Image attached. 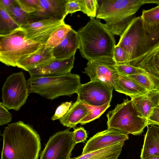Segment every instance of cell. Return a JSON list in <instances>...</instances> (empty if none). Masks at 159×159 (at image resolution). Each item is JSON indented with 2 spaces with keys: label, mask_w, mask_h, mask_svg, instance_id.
Segmentation results:
<instances>
[{
  "label": "cell",
  "mask_w": 159,
  "mask_h": 159,
  "mask_svg": "<svg viewBox=\"0 0 159 159\" xmlns=\"http://www.w3.org/2000/svg\"><path fill=\"white\" fill-rule=\"evenodd\" d=\"M1 159H38L41 140L37 132L21 121L11 123L2 134Z\"/></svg>",
  "instance_id": "obj_1"
},
{
  "label": "cell",
  "mask_w": 159,
  "mask_h": 159,
  "mask_svg": "<svg viewBox=\"0 0 159 159\" xmlns=\"http://www.w3.org/2000/svg\"><path fill=\"white\" fill-rule=\"evenodd\" d=\"M82 57L88 61L113 60L116 45L114 35L100 19L90 17L77 31Z\"/></svg>",
  "instance_id": "obj_2"
},
{
  "label": "cell",
  "mask_w": 159,
  "mask_h": 159,
  "mask_svg": "<svg viewBox=\"0 0 159 159\" xmlns=\"http://www.w3.org/2000/svg\"><path fill=\"white\" fill-rule=\"evenodd\" d=\"M116 45L127 52L129 62L159 45V24L150 25L140 16L135 17L120 36Z\"/></svg>",
  "instance_id": "obj_3"
},
{
  "label": "cell",
  "mask_w": 159,
  "mask_h": 159,
  "mask_svg": "<svg viewBox=\"0 0 159 159\" xmlns=\"http://www.w3.org/2000/svg\"><path fill=\"white\" fill-rule=\"evenodd\" d=\"M96 18L104 20L114 35L120 36L135 17L134 15L142 5L156 4L159 0H98Z\"/></svg>",
  "instance_id": "obj_4"
},
{
  "label": "cell",
  "mask_w": 159,
  "mask_h": 159,
  "mask_svg": "<svg viewBox=\"0 0 159 159\" xmlns=\"http://www.w3.org/2000/svg\"><path fill=\"white\" fill-rule=\"evenodd\" d=\"M45 45L27 39L25 31L20 27L0 35V61L7 66L17 67L20 61Z\"/></svg>",
  "instance_id": "obj_5"
},
{
  "label": "cell",
  "mask_w": 159,
  "mask_h": 159,
  "mask_svg": "<svg viewBox=\"0 0 159 159\" xmlns=\"http://www.w3.org/2000/svg\"><path fill=\"white\" fill-rule=\"evenodd\" d=\"M29 93H35L51 100L77 93L81 84L79 75L71 72L55 77L33 78L27 80Z\"/></svg>",
  "instance_id": "obj_6"
},
{
  "label": "cell",
  "mask_w": 159,
  "mask_h": 159,
  "mask_svg": "<svg viewBox=\"0 0 159 159\" xmlns=\"http://www.w3.org/2000/svg\"><path fill=\"white\" fill-rule=\"evenodd\" d=\"M107 128L118 130L128 134L139 135L147 126V120L139 111L132 101L124 99L106 115Z\"/></svg>",
  "instance_id": "obj_7"
},
{
  "label": "cell",
  "mask_w": 159,
  "mask_h": 159,
  "mask_svg": "<svg viewBox=\"0 0 159 159\" xmlns=\"http://www.w3.org/2000/svg\"><path fill=\"white\" fill-rule=\"evenodd\" d=\"M29 93L24 73H13L6 78L3 84L2 102L8 109L18 111L26 103Z\"/></svg>",
  "instance_id": "obj_8"
},
{
  "label": "cell",
  "mask_w": 159,
  "mask_h": 159,
  "mask_svg": "<svg viewBox=\"0 0 159 159\" xmlns=\"http://www.w3.org/2000/svg\"><path fill=\"white\" fill-rule=\"evenodd\" d=\"M76 144L73 131L68 129L59 131L49 138L40 159H69Z\"/></svg>",
  "instance_id": "obj_9"
},
{
  "label": "cell",
  "mask_w": 159,
  "mask_h": 159,
  "mask_svg": "<svg viewBox=\"0 0 159 159\" xmlns=\"http://www.w3.org/2000/svg\"><path fill=\"white\" fill-rule=\"evenodd\" d=\"M114 88L98 80L90 81L81 84L78 90L77 99L83 103L100 106L111 102Z\"/></svg>",
  "instance_id": "obj_10"
},
{
  "label": "cell",
  "mask_w": 159,
  "mask_h": 159,
  "mask_svg": "<svg viewBox=\"0 0 159 159\" xmlns=\"http://www.w3.org/2000/svg\"><path fill=\"white\" fill-rule=\"evenodd\" d=\"M68 0H39V6L36 11L28 14V22L44 20H64L67 15L66 4Z\"/></svg>",
  "instance_id": "obj_11"
},
{
  "label": "cell",
  "mask_w": 159,
  "mask_h": 159,
  "mask_svg": "<svg viewBox=\"0 0 159 159\" xmlns=\"http://www.w3.org/2000/svg\"><path fill=\"white\" fill-rule=\"evenodd\" d=\"M115 64L113 60L88 61L82 72L89 77L90 81H100L114 88L119 75L114 67Z\"/></svg>",
  "instance_id": "obj_12"
},
{
  "label": "cell",
  "mask_w": 159,
  "mask_h": 159,
  "mask_svg": "<svg viewBox=\"0 0 159 159\" xmlns=\"http://www.w3.org/2000/svg\"><path fill=\"white\" fill-rule=\"evenodd\" d=\"M65 23L64 20H48L28 22L21 27L27 39L46 45L52 34Z\"/></svg>",
  "instance_id": "obj_13"
},
{
  "label": "cell",
  "mask_w": 159,
  "mask_h": 159,
  "mask_svg": "<svg viewBox=\"0 0 159 159\" xmlns=\"http://www.w3.org/2000/svg\"><path fill=\"white\" fill-rule=\"evenodd\" d=\"M128 139V134L125 133L118 130L107 128L90 138L83 148L82 154L93 151L118 142H125Z\"/></svg>",
  "instance_id": "obj_14"
},
{
  "label": "cell",
  "mask_w": 159,
  "mask_h": 159,
  "mask_svg": "<svg viewBox=\"0 0 159 159\" xmlns=\"http://www.w3.org/2000/svg\"><path fill=\"white\" fill-rule=\"evenodd\" d=\"M75 56L65 59H54L50 62L32 69L28 72L31 78L60 76L71 72L74 67Z\"/></svg>",
  "instance_id": "obj_15"
},
{
  "label": "cell",
  "mask_w": 159,
  "mask_h": 159,
  "mask_svg": "<svg viewBox=\"0 0 159 159\" xmlns=\"http://www.w3.org/2000/svg\"><path fill=\"white\" fill-rule=\"evenodd\" d=\"M147 131L141 150L140 159L159 157V125H147Z\"/></svg>",
  "instance_id": "obj_16"
},
{
  "label": "cell",
  "mask_w": 159,
  "mask_h": 159,
  "mask_svg": "<svg viewBox=\"0 0 159 159\" xmlns=\"http://www.w3.org/2000/svg\"><path fill=\"white\" fill-rule=\"evenodd\" d=\"M80 45L77 32L72 29L61 43L53 48V57L56 59L62 60L75 56Z\"/></svg>",
  "instance_id": "obj_17"
},
{
  "label": "cell",
  "mask_w": 159,
  "mask_h": 159,
  "mask_svg": "<svg viewBox=\"0 0 159 159\" xmlns=\"http://www.w3.org/2000/svg\"><path fill=\"white\" fill-rule=\"evenodd\" d=\"M53 48L46 45L40 50L29 56L20 61L18 67L26 71L48 64L55 58L52 53Z\"/></svg>",
  "instance_id": "obj_18"
},
{
  "label": "cell",
  "mask_w": 159,
  "mask_h": 159,
  "mask_svg": "<svg viewBox=\"0 0 159 159\" xmlns=\"http://www.w3.org/2000/svg\"><path fill=\"white\" fill-rule=\"evenodd\" d=\"M131 98L139 111L147 120L154 108L159 105V90L148 91L145 94Z\"/></svg>",
  "instance_id": "obj_19"
},
{
  "label": "cell",
  "mask_w": 159,
  "mask_h": 159,
  "mask_svg": "<svg viewBox=\"0 0 159 159\" xmlns=\"http://www.w3.org/2000/svg\"><path fill=\"white\" fill-rule=\"evenodd\" d=\"M114 89L130 98L145 94L148 92L128 76L119 74Z\"/></svg>",
  "instance_id": "obj_20"
},
{
  "label": "cell",
  "mask_w": 159,
  "mask_h": 159,
  "mask_svg": "<svg viewBox=\"0 0 159 159\" xmlns=\"http://www.w3.org/2000/svg\"><path fill=\"white\" fill-rule=\"evenodd\" d=\"M88 112L83 103L77 99L66 114L59 120L64 126L75 129L77 124L87 116Z\"/></svg>",
  "instance_id": "obj_21"
},
{
  "label": "cell",
  "mask_w": 159,
  "mask_h": 159,
  "mask_svg": "<svg viewBox=\"0 0 159 159\" xmlns=\"http://www.w3.org/2000/svg\"><path fill=\"white\" fill-rule=\"evenodd\" d=\"M124 145V142L109 146L69 159H118Z\"/></svg>",
  "instance_id": "obj_22"
},
{
  "label": "cell",
  "mask_w": 159,
  "mask_h": 159,
  "mask_svg": "<svg viewBox=\"0 0 159 159\" xmlns=\"http://www.w3.org/2000/svg\"><path fill=\"white\" fill-rule=\"evenodd\" d=\"M128 76L148 91L159 90V78L147 73Z\"/></svg>",
  "instance_id": "obj_23"
},
{
  "label": "cell",
  "mask_w": 159,
  "mask_h": 159,
  "mask_svg": "<svg viewBox=\"0 0 159 159\" xmlns=\"http://www.w3.org/2000/svg\"><path fill=\"white\" fill-rule=\"evenodd\" d=\"M20 27L6 10L0 7V35L9 34Z\"/></svg>",
  "instance_id": "obj_24"
},
{
  "label": "cell",
  "mask_w": 159,
  "mask_h": 159,
  "mask_svg": "<svg viewBox=\"0 0 159 159\" xmlns=\"http://www.w3.org/2000/svg\"><path fill=\"white\" fill-rule=\"evenodd\" d=\"M72 29L70 25L65 23L61 25L51 35L46 44V47L53 48L58 45Z\"/></svg>",
  "instance_id": "obj_25"
},
{
  "label": "cell",
  "mask_w": 159,
  "mask_h": 159,
  "mask_svg": "<svg viewBox=\"0 0 159 159\" xmlns=\"http://www.w3.org/2000/svg\"><path fill=\"white\" fill-rule=\"evenodd\" d=\"M83 105L89 112L87 116L80 122L79 123L82 125L99 118L110 107V102H107L100 106L89 105L84 103Z\"/></svg>",
  "instance_id": "obj_26"
},
{
  "label": "cell",
  "mask_w": 159,
  "mask_h": 159,
  "mask_svg": "<svg viewBox=\"0 0 159 159\" xmlns=\"http://www.w3.org/2000/svg\"><path fill=\"white\" fill-rule=\"evenodd\" d=\"M6 10L20 27L27 23L28 14L22 9L16 0Z\"/></svg>",
  "instance_id": "obj_27"
},
{
  "label": "cell",
  "mask_w": 159,
  "mask_h": 159,
  "mask_svg": "<svg viewBox=\"0 0 159 159\" xmlns=\"http://www.w3.org/2000/svg\"><path fill=\"white\" fill-rule=\"evenodd\" d=\"M80 11L88 16L96 17L98 7V0H78Z\"/></svg>",
  "instance_id": "obj_28"
},
{
  "label": "cell",
  "mask_w": 159,
  "mask_h": 159,
  "mask_svg": "<svg viewBox=\"0 0 159 159\" xmlns=\"http://www.w3.org/2000/svg\"><path fill=\"white\" fill-rule=\"evenodd\" d=\"M140 17L147 24H159V5L149 10H143Z\"/></svg>",
  "instance_id": "obj_29"
},
{
  "label": "cell",
  "mask_w": 159,
  "mask_h": 159,
  "mask_svg": "<svg viewBox=\"0 0 159 159\" xmlns=\"http://www.w3.org/2000/svg\"><path fill=\"white\" fill-rule=\"evenodd\" d=\"M114 66L118 74L124 75L128 76L147 73L140 68L127 64H115Z\"/></svg>",
  "instance_id": "obj_30"
},
{
  "label": "cell",
  "mask_w": 159,
  "mask_h": 159,
  "mask_svg": "<svg viewBox=\"0 0 159 159\" xmlns=\"http://www.w3.org/2000/svg\"><path fill=\"white\" fill-rule=\"evenodd\" d=\"M22 9L27 14L37 10L39 7V0H16Z\"/></svg>",
  "instance_id": "obj_31"
},
{
  "label": "cell",
  "mask_w": 159,
  "mask_h": 159,
  "mask_svg": "<svg viewBox=\"0 0 159 159\" xmlns=\"http://www.w3.org/2000/svg\"><path fill=\"white\" fill-rule=\"evenodd\" d=\"M113 60L116 64H126L129 61V55L124 49L116 45L114 51Z\"/></svg>",
  "instance_id": "obj_32"
},
{
  "label": "cell",
  "mask_w": 159,
  "mask_h": 159,
  "mask_svg": "<svg viewBox=\"0 0 159 159\" xmlns=\"http://www.w3.org/2000/svg\"><path fill=\"white\" fill-rule=\"evenodd\" d=\"M72 104V101L62 103L57 108L54 114L51 118V120H55L59 119L64 116L69 109Z\"/></svg>",
  "instance_id": "obj_33"
},
{
  "label": "cell",
  "mask_w": 159,
  "mask_h": 159,
  "mask_svg": "<svg viewBox=\"0 0 159 159\" xmlns=\"http://www.w3.org/2000/svg\"><path fill=\"white\" fill-rule=\"evenodd\" d=\"M12 119V115L2 102L0 103V125L8 124Z\"/></svg>",
  "instance_id": "obj_34"
},
{
  "label": "cell",
  "mask_w": 159,
  "mask_h": 159,
  "mask_svg": "<svg viewBox=\"0 0 159 159\" xmlns=\"http://www.w3.org/2000/svg\"><path fill=\"white\" fill-rule=\"evenodd\" d=\"M73 132L74 139L76 144L84 142L86 140L87 134L84 127H80L75 129Z\"/></svg>",
  "instance_id": "obj_35"
},
{
  "label": "cell",
  "mask_w": 159,
  "mask_h": 159,
  "mask_svg": "<svg viewBox=\"0 0 159 159\" xmlns=\"http://www.w3.org/2000/svg\"><path fill=\"white\" fill-rule=\"evenodd\" d=\"M80 11L78 0H68L66 4V11L67 15Z\"/></svg>",
  "instance_id": "obj_36"
},
{
  "label": "cell",
  "mask_w": 159,
  "mask_h": 159,
  "mask_svg": "<svg viewBox=\"0 0 159 159\" xmlns=\"http://www.w3.org/2000/svg\"><path fill=\"white\" fill-rule=\"evenodd\" d=\"M159 125V105L153 109L147 119V125Z\"/></svg>",
  "instance_id": "obj_37"
},
{
  "label": "cell",
  "mask_w": 159,
  "mask_h": 159,
  "mask_svg": "<svg viewBox=\"0 0 159 159\" xmlns=\"http://www.w3.org/2000/svg\"><path fill=\"white\" fill-rule=\"evenodd\" d=\"M16 0H0V7L6 10Z\"/></svg>",
  "instance_id": "obj_38"
},
{
  "label": "cell",
  "mask_w": 159,
  "mask_h": 159,
  "mask_svg": "<svg viewBox=\"0 0 159 159\" xmlns=\"http://www.w3.org/2000/svg\"><path fill=\"white\" fill-rule=\"evenodd\" d=\"M149 159H159V157H152Z\"/></svg>",
  "instance_id": "obj_39"
},
{
  "label": "cell",
  "mask_w": 159,
  "mask_h": 159,
  "mask_svg": "<svg viewBox=\"0 0 159 159\" xmlns=\"http://www.w3.org/2000/svg\"></svg>",
  "instance_id": "obj_40"
}]
</instances>
